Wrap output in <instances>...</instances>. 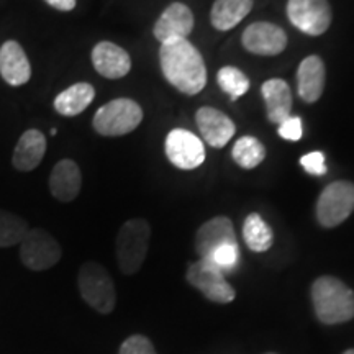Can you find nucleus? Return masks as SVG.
<instances>
[{
    "label": "nucleus",
    "mask_w": 354,
    "mask_h": 354,
    "mask_svg": "<svg viewBox=\"0 0 354 354\" xmlns=\"http://www.w3.org/2000/svg\"><path fill=\"white\" fill-rule=\"evenodd\" d=\"M159 64L166 81L185 95H197L205 87V63L201 51L187 38L161 43Z\"/></svg>",
    "instance_id": "f257e3e1"
},
{
    "label": "nucleus",
    "mask_w": 354,
    "mask_h": 354,
    "mask_svg": "<svg viewBox=\"0 0 354 354\" xmlns=\"http://www.w3.org/2000/svg\"><path fill=\"white\" fill-rule=\"evenodd\" d=\"M312 304L323 325H339L354 318V292L338 277H318L312 284Z\"/></svg>",
    "instance_id": "f03ea898"
},
{
    "label": "nucleus",
    "mask_w": 354,
    "mask_h": 354,
    "mask_svg": "<svg viewBox=\"0 0 354 354\" xmlns=\"http://www.w3.org/2000/svg\"><path fill=\"white\" fill-rule=\"evenodd\" d=\"M151 227L145 218H131L122 225L115 241L118 268L127 276H133L141 269L148 254Z\"/></svg>",
    "instance_id": "7ed1b4c3"
},
{
    "label": "nucleus",
    "mask_w": 354,
    "mask_h": 354,
    "mask_svg": "<svg viewBox=\"0 0 354 354\" xmlns=\"http://www.w3.org/2000/svg\"><path fill=\"white\" fill-rule=\"evenodd\" d=\"M77 287L88 307L102 315H109L117 305V290L113 279L104 266L95 261H87L77 274Z\"/></svg>",
    "instance_id": "20e7f679"
},
{
    "label": "nucleus",
    "mask_w": 354,
    "mask_h": 354,
    "mask_svg": "<svg viewBox=\"0 0 354 354\" xmlns=\"http://www.w3.org/2000/svg\"><path fill=\"white\" fill-rule=\"evenodd\" d=\"M143 122V109L131 99H113L102 105L92 118V127L102 136H123L135 131Z\"/></svg>",
    "instance_id": "39448f33"
},
{
    "label": "nucleus",
    "mask_w": 354,
    "mask_h": 354,
    "mask_svg": "<svg viewBox=\"0 0 354 354\" xmlns=\"http://www.w3.org/2000/svg\"><path fill=\"white\" fill-rule=\"evenodd\" d=\"M354 212V184L335 180L323 189L317 201V220L323 228L342 225Z\"/></svg>",
    "instance_id": "423d86ee"
},
{
    "label": "nucleus",
    "mask_w": 354,
    "mask_h": 354,
    "mask_svg": "<svg viewBox=\"0 0 354 354\" xmlns=\"http://www.w3.org/2000/svg\"><path fill=\"white\" fill-rule=\"evenodd\" d=\"M61 258V245L43 228L28 230L24 241L20 243V261L30 271H46L59 263Z\"/></svg>",
    "instance_id": "0eeeda50"
},
{
    "label": "nucleus",
    "mask_w": 354,
    "mask_h": 354,
    "mask_svg": "<svg viewBox=\"0 0 354 354\" xmlns=\"http://www.w3.org/2000/svg\"><path fill=\"white\" fill-rule=\"evenodd\" d=\"M287 17L302 33L308 37H320L330 28L333 13L328 0H289Z\"/></svg>",
    "instance_id": "6e6552de"
},
{
    "label": "nucleus",
    "mask_w": 354,
    "mask_h": 354,
    "mask_svg": "<svg viewBox=\"0 0 354 354\" xmlns=\"http://www.w3.org/2000/svg\"><path fill=\"white\" fill-rule=\"evenodd\" d=\"M185 277L189 284L201 290L210 302L232 304L236 297V292L228 284L225 274L205 259H198L190 264Z\"/></svg>",
    "instance_id": "1a4fd4ad"
},
{
    "label": "nucleus",
    "mask_w": 354,
    "mask_h": 354,
    "mask_svg": "<svg viewBox=\"0 0 354 354\" xmlns=\"http://www.w3.org/2000/svg\"><path fill=\"white\" fill-rule=\"evenodd\" d=\"M166 156L172 166L183 171L197 169L205 161V146L192 131L174 128L166 136Z\"/></svg>",
    "instance_id": "9d476101"
},
{
    "label": "nucleus",
    "mask_w": 354,
    "mask_h": 354,
    "mask_svg": "<svg viewBox=\"0 0 354 354\" xmlns=\"http://www.w3.org/2000/svg\"><path fill=\"white\" fill-rule=\"evenodd\" d=\"M287 33L284 28L271 21H256L248 25L241 35V43L246 51L258 56H277L287 48Z\"/></svg>",
    "instance_id": "9b49d317"
},
{
    "label": "nucleus",
    "mask_w": 354,
    "mask_h": 354,
    "mask_svg": "<svg viewBox=\"0 0 354 354\" xmlns=\"http://www.w3.org/2000/svg\"><path fill=\"white\" fill-rule=\"evenodd\" d=\"M196 123L205 143L212 148H223L236 133V127L227 113L214 107H201L196 113Z\"/></svg>",
    "instance_id": "f8f14e48"
},
{
    "label": "nucleus",
    "mask_w": 354,
    "mask_h": 354,
    "mask_svg": "<svg viewBox=\"0 0 354 354\" xmlns=\"http://www.w3.org/2000/svg\"><path fill=\"white\" fill-rule=\"evenodd\" d=\"M194 30L192 10L185 3L174 2L161 13L153 28L154 38L159 43H166L169 39L187 38Z\"/></svg>",
    "instance_id": "ddd939ff"
},
{
    "label": "nucleus",
    "mask_w": 354,
    "mask_h": 354,
    "mask_svg": "<svg viewBox=\"0 0 354 354\" xmlns=\"http://www.w3.org/2000/svg\"><path fill=\"white\" fill-rule=\"evenodd\" d=\"M0 76L12 87H21L32 79V66L21 44L7 39L0 46Z\"/></svg>",
    "instance_id": "4468645a"
},
{
    "label": "nucleus",
    "mask_w": 354,
    "mask_h": 354,
    "mask_svg": "<svg viewBox=\"0 0 354 354\" xmlns=\"http://www.w3.org/2000/svg\"><path fill=\"white\" fill-rule=\"evenodd\" d=\"M238 243L233 221L228 216H215L202 225L196 234V251L201 259H207L225 245Z\"/></svg>",
    "instance_id": "2eb2a0df"
},
{
    "label": "nucleus",
    "mask_w": 354,
    "mask_h": 354,
    "mask_svg": "<svg viewBox=\"0 0 354 354\" xmlns=\"http://www.w3.org/2000/svg\"><path fill=\"white\" fill-rule=\"evenodd\" d=\"M91 57L94 69L105 79H122L131 71L130 55L112 41L97 43Z\"/></svg>",
    "instance_id": "dca6fc26"
},
{
    "label": "nucleus",
    "mask_w": 354,
    "mask_h": 354,
    "mask_svg": "<svg viewBox=\"0 0 354 354\" xmlns=\"http://www.w3.org/2000/svg\"><path fill=\"white\" fill-rule=\"evenodd\" d=\"M51 196L59 202H73L82 189L81 167L73 159H61L53 166L48 179Z\"/></svg>",
    "instance_id": "f3484780"
},
{
    "label": "nucleus",
    "mask_w": 354,
    "mask_h": 354,
    "mask_svg": "<svg viewBox=\"0 0 354 354\" xmlns=\"http://www.w3.org/2000/svg\"><path fill=\"white\" fill-rule=\"evenodd\" d=\"M46 153V136L37 128L24 131L12 154L13 169L30 172L41 165Z\"/></svg>",
    "instance_id": "a211bd4d"
},
{
    "label": "nucleus",
    "mask_w": 354,
    "mask_h": 354,
    "mask_svg": "<svg viewBox=\"0 0 354 354\" xmlns=\"http://www.w3.org/2000/svg\"><path fill=\"white\" fill-rule=\"evenodd\" d=\"M326 69L320 56H307L297 69V92L300 99L313 104L325 91Z\"/></svg>",
    "instance_id": "6ab92c4d"
},
{
    "label": "nucleus",
    "mask_w": 354,
    "mask_h": 354,
    "mask_svg": "<svg viewBox=\"0 0 354 354\" xmlns=\"http://www.w3.org/2000/svg\"><path fill=\"white\" fill-rule=\"evenodd\" d=\"M263 94L266 112H268V120L274 125H281L282 122L290 117L292 112V91L284 79H269L261 87Z\"/></svg>",
    "instance_id": "aec40b11"
},
{
    "label": "nucleus",
    "mask_w": 354,
    "mask_h": 354,
    "mask_svg": "<svg viewBox=\"0 0 354 354\" xmlns=\"http://www.w3.org/2000/svg\"><path fill=\"white\" fill-rule=\"evenodd\" d=\"M95 99V88L88 82H77L74 86L64 88L63 92L56 95L55 110L63 117H76L82 113L92 100Z\"/></svg>",
    "instance_id": "412c9836"
},
{
    "label": "nucleus",
    "mask_w": 354,
    "mask_h": 354,
    "mask_svg": "<svg viewBox=\"0 0 354 354\" xmlns=\"http://www.w3.org/2000/svg\"><path fill=\"white\" fill-rule=\"evenodd\" d=\"M253 0H215L210 10V21L218 32H228L253 10Z\"/></svg>",
    "instance_id": "4be33fe9"
},
{
    "label": "nucleus",
    "mask_w": 354,
    "mask_h": 354,
    "mask_svg": "<svg viewBox=\"0 0 354 354\" xmlns=\"http://www.w3.org/2000/svg\"><path fill=\"white\" fill-rule=\"evenodd\" d=\"M243 240L254 253H266L274 243L272 228L259 214H250L243 223Z\"/></svg>",
    "instance_id": "5701e85b"
},
{
    "label": "nucleus",
    "mask_w": 354,
    "mask_h": 354,
    "mask_svg": "<svg viewBox=\"0 0 354 354\" xmlns=\"http://www.w3.org/2000/svg\"><path fill=\"white\" fill-rule=\"evenodd\" d=\"M232 156L243 169H254L266 159V148L254 136H241L233 146Z\"/></svg>",
    "instance_id": "b1692460"
},
{
    "label": "nucleus",
    "mask_w": 354,
    "mask_h": 354,
    "mask_svg": "<svg viewBox=\"0 0 354 354\" xmlns=\"http://www.w3.org/2000/svg\"><path fill=\"white\" fill-rule=\"evenodd\" d=\"M28 221L20 215L0 209V248L20 245L28 233Z\"/></svg>",
    "instance_id": "393cba45"
},
{
    "label": "nucleus",
    "mask_w": 354,
    "mask_h": 354,
    "mask_svg": "<svg viewBox=\"0 0 354 354\" xmlns=\"http://www.w3.org/2000/svg\"><path fill=\"white\" fill-rule=\"evenodd\" d=\"M216 82L225 94L230 95L232 100H238L250 91V79L241 69L234 66H225L216 74Z\"/></svg>",
    "instance_id": "a878e982"
},
{
    "label": "nucleus",
    "mask_w": 354,
    "mask_h": 354,
    "mask_svg": "<svg viewBox=\"0 0 354 354\" xmlns=\"http://www.w3.org/2000/svg\"><path fill=\"white\" fill-rule=\"evenodd\" d=\"M240 248H238V243H232V245H225L218 248V250L214 251L209 258L205 261H209L210 264H214L218 271L223 274H232L238 269L240 266Z\"/></svg>",
    "instance_id": "bb28decb"
},
{
    "label": "nucleus",
    "mask_w": 354,
    "mask_h": 354,
    "mask_svg": "<svg viewBox=\"0 0 354 354\" xmlns=\"http://www.w3.org/2000/svg\"><path fill=\"white\" fill-rule=\"evenodd\" d=\"M118 354H158L151 339L143 335H133L122 343Z\"/></svg>",
    "instance_id": "cd10ccee"
},
{
    "label": "nucleus",
    "mask_w": 354,
    "mask_h": 354,
    "mask_svg": "<svg viewBox=\"0 0 354 354\" xmlns=\"http://www.w3.org/2000/svg\"><path fill=\"white\" fill-rule=\"evenodd\" d=\"M300 165L305 169V172H308L310 176H325L328 172V167H326V159L325 154L322 151H312L305 156L300 158Z\"/></svg>",
    "instance_id": "c85d7f7f"
},
{
    "label": "nucleus",
    "mask_w": 354,
    "mask_h": 354,
    "mask_svg": "<svg viewBox=\"0 0 354 354\" xmlns=\"http://www.w3.org/2000/svg\"><path fill=\"white\" fill-rule=\"evenodd\" d=\"M277 133L281 138H284L286 141H299L304 135V125H302V118L300 117H290L287 118L277 127Z\"/></svg>",
    "instance_id": "c756f323"
},
{
    "label": "nucleus",
    "mask_w": 354,
    "mask_h": 354,
    "mask_svg": "<svg viewBox=\"0 0 354 354\" xmlns=\"http://www.w3.org/2000/svg\"><path fill=\"white\" fill-rule=\"evenodd\" d=\"M44 2L59 12H71L77 6V0H44Z\"/></svg>",
    "instance_id": "7c9ffc66"
},
{
    "label": "nucleus",
    "mask_w": 354,
    "mask_h": 354,
    "mask_svg": "<svg viewBox=\"0 0 354 354\" xmlns=\"http://www.w3.org/2000/svg\"><path fill=\"white\" fill-rule=\"evenodd\" d=\"M343 354H354V349H348V351H344Z\"/></svg>",
    "instance_id": "2f4dec72"
},
{
    "label": "nucleus",
    "mask_w": 354,
    "mask_h": 354,
    "mask_svg": "<svg viewBox=\"0 0 354 354\" xmlns=\"http://www.w3.org/2000/svg\"><path fill=\"white\" fill-rule=\"evenodd\" d=\"M51 135H57V130H56V128H51Z\"/></svg>",
    "instance_id": "473e14b6"
},
{
    "label": "nucleus",
    "mask_w": 354,
    "mask_h": 354,
    "mask_svg": "<svg viewBox=\"0 0 354 354\" xmlns=\"http://www.w3.org/2000/svg\"><path fill=\"white\" fill-rule=\"evenodd\" d=\"M266 354H276V353H266Z\"/></svg>",
    "instance_id": "72a5a7b5"
}]
</instances>
